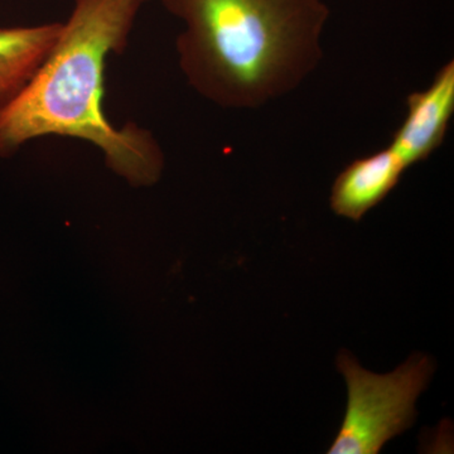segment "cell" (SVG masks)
Masks as SVG:
<instances>
[{"label":"cell","mask_w":454,"mask_h":454,"mask_svg":"<svg viewBox=\"0 0 454 454\" xmlns=\"http://www.w3.org/2000/svg\"><path fill=\"white\" fill-rule=\"evenodd\" d=\"M337 369L348 384V408L327 453L378 454L382 447L413 426L415 403L434 372L432 358L413 355L393 372H367L348 351H340Z\"/></svg>","instance_id":"3"},{"label":"cell","mask_w":454,"mask_h":454,"mask_svg":"<svg viewBox=\"0 0 454 454\" xmlns=\"http://www.w3.org/2000/svg\"><path fill=\"white\" fill-rule=\"evenodd\" d=\"M140 2L145 3V2H148V0H140Z\"/></svg>","instance_id":"7"},{"label":"cell","mask_w":454,"mask_h":454,"mask_svg":"<svg viewBox=\"0 0 454 454\" xmlns=\"http://www.w3.org/2000/svg\"><path fill=\"white\" fill-rule=\"evenodd\" d=\"M61 28L62 23L0 28V110L31 80Z\"/></svg>","instance_id":"6"},{"label":"cell","mask_w":454,"mask_h":454,"mask_svg":"<svg viewBox=\"0 0 454 454\" xmlns=\"http://www.w3.org/2000/svg\"><path fill=\"white\" fill-rule=\"evenodd\" d=\"M405 170L389 145L352 160L334 179L331 208L337 216L358 223L390 195Z\"/></svg>","instance_id":"5"},{"label":"cell","mask_w":454,"mask_h":454,"mask_svg":"<svg viewBox=\"0 0 454 454\" xmlns=\"http://www.w3.org/2000/svg\"><path fill=\"white\" fill-rule=\"evenodd\" d=\"M454 113V62L439 68L432 83L406 100V115L389 148L406 169L434 153L446 138Z\"/></svg>","instance_id":"4"},{"label":"cell","mask_w":454,"mask_h":454,"mask_svg":"<svg viewBox=\"0 0 454 454\" xmlns=\"http://www.w3.org/2000/svg\"><path fill=\"white\" fill-rule=\"evenodd\" d=\"M74 2L49 56L0 110V158L42 137H68L98 146L106 166L131 186H152L164 168L153 134L131 122L116 128L103 104L107 56L125 49L143 3Z\"/></svg>","instance_id":"1"},{"label":"cell","mask_w":454,"mask_h":454,"mask_svg":"<svg viewBox=\"0 0 454 454\" xmlns=\"http://www.w3.org/2000/svg\"><path fill=\"white\" fill-rule=\"evenodd\" d=\"M184 22L179 66L203 98L253 109L288 94L318 65L324 0H162Z\"/></svg>","instance_id":"2"}]
</instances>
